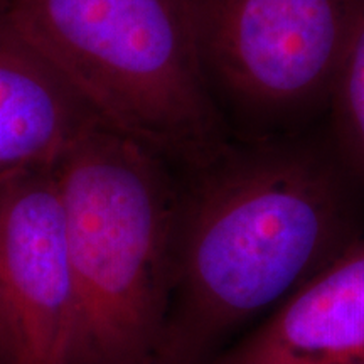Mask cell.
I'll list each match as a JSON object with an SVG mask.
<instances>
[{
  "label": "cell",
  "instance_id": "obj_5",
  "mask_svg": "<svg viewBox=\"0 0 364 364\" xmlns=\"http://www.w3.org/2000/svg\"><path fill=\"white\" fill-rule=\"evenodd\" d=\"M0 297L11 364H68L76 299L54 167L0 174Z\"/></svg>",
  "mask_w": 364,
  "mask_h": 364
},
{
  "label": "cell",
  "instance_id": "obj_4",
  "mask_svg": "<svg viewBox=\"0 0 364 364\" xmlns=\"http://www.w3.org/2000/svg\"><path fill=\"white\" fill-rule=\"evenodd\" d=\"M213 93L284 122L329 102L354 0H189Z\"/></svg>",
  "mask_w": 364,
  "mask_h": 364
},
{
  "label": "cell",
  "instance_id": "obj_2",
  "mask_svg": "<svg viewBox=\"0 0 364 364\" xmlns=\"http://www.w3.org/2000/svg\"><path fill=\"white\" fill-rule=\"evenodd\" d=\"M172 169L102 118L54 166L76 299L68 364H135L161 348L174 287Z\"/></svg>",
  "mask_w": 364,
  "mask_h": 364
},
{
  "label": "cell",
  "instance_id": "obj_3",
  "mask_svg": "<svg viewBox=\"0 0 364 364\" xmlns=\"http://www.w3.org/2000/svg\"><path fill=\"white\" fill-rule=\"evenodd\" d=\"M6 17L103 122L176 169L230 140L189 0H11Z\"/></svg>",
  "mask_w": 364,
  "mask_h": 364
},
{
  "label": "cell",
  "instance_id": "obj_9",
  "mask_svg": "<svg viewBox=\"0 0 364 364\" xmlns=\"http://www.w3.org/2000/svg\"><path fill=\"white\" fill-rule=\"evenodd\" d=\"M12 361V339L6 309L0 297V364H11Z\"/></svg>",
  "mask_w": 364,
  "mask_h": 364
},
{
  "label": "cell",
  "instance_id": "obj_8",
  "mask_svg": "<svg viewBox=\"0 0 364 364\" xmlns=\"http://www.w3.org/2000/svg\"><path fill=\"white\" fill-rule=\"evenodd\" d=\"M327 103L331 107V142L364 189V0H354Z\"/></svg>",
  "mask_w": 364,
  "mask_h": 364
},
{
  "label": "cell",
  "instance_id": "obj_6",
  "mask_svg": "<svg viewBox=\"0 0 364 364\" xmlns=\"http://www.w3.org/2000/svg\"><path fill=\"white\" fill-rule=\"evenodd\" d=\"M208 364H364V236Z\"/></svg>",
  "mask_w": 364,
  "mask_h": 364
},
{
  "label": "cell",
  "instance_id": "obj_1",
  "mask_svg": "<svg viewBox=\"0 0 364 364\" xmlns=\"http://www.w3.org/2000/svg\"><path fill=\"white\" fill-rule=\"evenodd\" d=\"M182 172L159 349L208 364L363 238V188L331 139L302 135L230 139Z\"/></svg>",
  "mask_w": 364,
  "mask_h": 364
},
{
  "label": "cell",
  "instance_id": "obj_7",
  "mask_svg": "<svg viewBox=\"0 0 364 364\" xmlns=\"http://www.w3.org/2000/svg\"><path fill=\"white\" fill-rule=\"evenodd\" d=\"M98 118L7 17H0V174L54 167Z\"/></svg>",
  "mask_w": 364,
  "mask_h": 364
},
{
  "label": "cell",
  "instance_id": "obj_10",
  "mask_svg": "<svg viewBox=\"0 0 364 364\" xmlns=\"http://www.w3.org/2000/svg\"><path fill=\"white\" fill-rule=\"evenodd\" d=\"M135 364H186L182 359L172 356V354L162 351V349H159L156 354H152V356L144 359V361H139Z\"/></svg>",
  "mask_w": 364,
  "mask_h": 364
}]
</instances>
